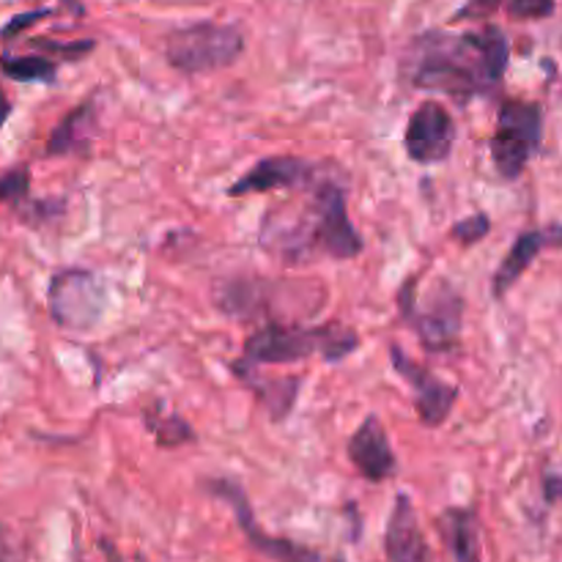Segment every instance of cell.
<instances>
[{
    "mask_svg": "<svg viewBox=\"0 0 562 562\" xmlns=\"http://www.w3.org/2000/svg\"><path fill=\"white\" fill-rule=\"evenodd\" d=\"M360 335L340 322L300 327V324H263L245 340V362L250 366H291L318 355L327 362H340L357 351Z\"/></svg>",
    "mask_w": 562,
    "mask_h": 562,
    "instance_id": "obj_3",
    "label": "cell"
},
{
    "mask_svg": "<svg viewBox=\"0 0 562 562\" xmlns=\"http://www.w3.org/2000/svg\"><path fill=\"white\" fill-rule=\"evenodd\" d=\"M543 492H547L549 503H554V499L562 497V477H547V483H543Z\"/></svg>",
    "mask_w": 562,
    "mask_h": 562,
    "instance_id": "obj_27",
    "label": "cell"
},
{
    "mask_svg": "<svg viewBox=\"0 0 562 562\" xmlns=\"http://www.w3.org/2000/svg\"><path fill=\"white\" fill-rule=\"evenodd\" d=\"M245 53V36L236 25L220 22H195L176 27L165 38V58L184 75H209L228 69Z\"/></svg>",
    "mask_w": 562,
    "mask_h": 562,
    "instance_id": "obj_5",
    "label": "cell"
},
{
    "mask_svg": "<svg viewBox=\"0 0 562 562\" xmlns=\"http://www.w3.org/2000/svg\"><path fill=\"white\" fill-rule=\"evenodd\" d=\"M0 71L16 82H55L58 66L44 55H9L0 58Z\"/></svg>",
    "mask_w": 562,
    "mask_h": 562,
    "instance_id": "obj_19",
    "label": "cell"
},
{
    "mask_svg": "<svg viewBox=\"0 0 562 562\" xmlns=\"http://www.w3.org/2000/svg\"><path fill=\"white\" fill-rule=\"evenodd\" d=\"M261 245L283 261L300 263L324 252L338 261H351L366 250L360 231L351 225L344 187L324 181L313 195L307 214L278 217L269 214L261 228Z\"/></svg>",
    "mask_w": 562,
    "mask_h": 562,
    "instance_id": "obj_2",
    "label": "cell"
},
{
    "mask_svg": "<svg viewBox=\"0 0 562 562\" xmlns=\"http://www.w3.org/2000/svg\"><path fill=\"white\" fill-rule=\"evenodd\" d=\"M313 179V165L305 162L302 157H289V154H278V157H263L241 176L239 181L228 187L231 198L241 195H261V192L274 190H296L305 187Z\"/></svg>",
    "mask_w": 562,
    "mask_h": 562,
    "instance_id": "obj_12",
    "label": "cell"
},
{
    "mask_svg": "<svg viewBox=\"0 0 562 562\" xmlns=\"http://www.w3.org/2000/svg\"><path fill=\"white\" fill-rule=\"evenodd\" d=\"M390 360H393L395 373H398L401 379H406L409 387L415 390V409L423 426H442L450 417V412H453L456 401H459V387L434 376L428 368H423L420 362L412 360L401 346H390Z\"/></svg>",
    "mask_w": 562,
    "mask_h": 562,
    "instance_id": "obj_9",
    "label": "cell"
},
{
    "mask_svg": "<svg viewBox=\"0 0 562 562\" xmlns=\"http://www.w3.org/2000/svg\"><path fill=\"white\" fill-rule=\"evenodd\" d=\"M384 552L390 562H434L415 505L406 494H398L393 505L387 530H384Z\"/></svg>",
    "mask_w": 562,
    "mask_h": 562,
    "instance_id": "obj_13",
    "label": "cell"
},
{
    "mask_svg": "<svg viewBox=\"0 0 562 562\" xmlns=\"http://www.w3.org/2000/svg\"><path fill=\"white\" fill-rule=\"evenodd\" d=\"M93 130H97V108H93V102L77 104L53 130L47 140V154L49 157H64V154L80 151L91 143Z\"/></svg>",
    "mask_w": 562,
    "mask_h": 562,
    "instance_id": "obj_17",
    "label": "cell"
},
{
    "mask_svg": "<svg viewBox=\"0 0 562 562\" xmlns=\"http://www.w3.org/2000/svg\"><path fill=\"white\" fill-rule=\"evenodd\" d=\"M456 121L450 110L439 102H423L409 115L404 130V148L412 162L437 165L450 157L456 146Z\"/></svg>",
    "mask_w": 562,
    "mask_h": 562,
    "instance_id": "obj_8",
    "label": "cell"
},
{
    "mask_svg": "<svg viewBox=\"0 0 562 562\" xmlns=\"http://www.w3.org/2000/svg\"><path fill=\"white\" fill-rule=\"evenodd\" d=\"M143 423L148 431L154 434L159 448H184V445L195 442V428L184 420L181 415H159L157 409L143 412Z\"/></svg>",
    "mask_w": 562,
    "mask_h": 562,
    "instance_id": "obj_18",
    "label": "cell"
},
{
    "mask_svg": "<svg viewBox=\"0 0 562 562\" xmlns=\"http://www.w3.org/2000/svg\"><path fill=\"white\" fill-rule=\"evenodd\" d=\"M0 562H14V549H11L9 532L0 527Z\"/></svg>",
    "mask_w": 562,
    "mask_h": 562,
    "instance_id": "obj_26",
    "label": "cell"
},
{
    "mask_svg": "<svg viewBox=\"0 0 562 562\" xmlns=\"http://www.w3.org/2000/svg\"><path fill=\"white\" fill-rule=\"evenodd\" d=\"M503 5V0H467L464 9L456 14V20H477V16H488Z\"/></svg>",
    "mask_w": 562,
    "mask_h": 562,
    "instance_id": "obj_25",
    "label": "cell"
},
{
    "mask_svg": "<svg viewBox=\"0 0 562 562\" xmlns=\"http://www.w3.org/2000/svg\"><path fill=\"white\" fill-rule=\"evenodd\" d=\"M231 371H234V376L239 379V382H245L247 387L258 395V401H261V406L269 412V417H272L274 423L285 420L289 412L294 409L296 395H300V384H302L300 376L261 379L258 376L256 366H250V362L245 360L231 362Z\"/></svg>",
    "mask_w": 562,
    "mask_h": 562,
    "instance_id": "obj_15",
    "label": "cell"
},
{
    "mask_svg": "<svg viewBox=\"0 0 562 562\" xmlns=\"http://www.w3.org/2000/svg\"><path fill=\"white\" fill-rule=\"evenodd\" d=\"M49 318L60 329L86 333L102 322L108 311V289L93 272L80 267H66L53 274L47 289Z\"/></svg>",
    "mask_w": 562,
    "mask_h": 562,
    "instance_id": "obj_7",
    "label": "cell"
},
{
    "mask_svg": "<svg viewBox=\"0 0 562 562\" xmlns=\"http://www.w3.org/2000/svg\"><path fill=\"white\" fill-rule=\"evenodd\" d=\"M209 492H212L214 497L225 499V503L234 508L236 521H239L241 530H245L247 541H250L252 549H258L263 558H269L272 562H322V558H318L313 549L300 547V543L289 541V538L267 536V532L256 525V519H252L250 499H247L241 483L231 481V477H223V481L209 483Z\"/></svg>",
    "mask_w": 562,
    "mask_h": 562,
    "instance_id": "obj_10",
    "label": "cell"
},
{
    "mask_svg": "<svg viewBox=\"0 0 562 562\" xmlns=\"http://www.w3.org/2000/svg\"><path fill=\"white\" fill-rule=\"evenodd\" d=\"M543 143V110L525 99H505L497 110L492 159L505 181H516Z\"/></svg>",
    "mask_w": 562,
    "mask_h": 562,
    "instance_id": "obj_6",
    "label": "cell"
},
{
    "mask_svg": "<svg viewBox=\"0 0 562 562\" xmlns=\"http://www.w3.org/2000/svg\"><path fill=\"white\" fill-rule=\"evenodd\" d=\"M510 60V44L499 27L486 25L464 36L417 38L412 82L423 91H439L459 102L494 91L503 82Z\"/></svg>",
    "mask_w": 562,
    "mask_h": 562,
    "instance_id": "obj_1",
    "label": "cell"
},
{
    "mask_svg": "<svg viewBox=\"0 0 562 562\" xmlns=\"http://www.w3.org/2000/svg\"><path fill=\"white\" fill-rule=\"evenodd\" d=\"M31 47L42 49V53H49V55H58V58H66V60H80V58H86V55L91 53L93 47H97V42H93V38H80V42H53V38H33Z\"/></svg>",
    "mask_w": 562,
    "mask_h": 562,
    "instance_id": "obj_21",
    "label": "cell"
},
{
    "mask_svg": "<svg viewBox=\"0 0 562 562\" xmlns=\"http://www.w3.org/2000/svg\"><path fill=\"white\" fill-rule=\"evenodd\" d=\"M31 192V173L27 168L0 170V203H22Z\"/></svg>",
    "mask_w": 562,
    "mask_h": 562,
    "instance_id": "obj_20",
    "label": "cell"
},
{
    "mask_svg": "<svg viewBox=\"0 0 562 562\" xmlns=\"http://www.w3.org/2000/svg\"><path fill=\"white\" fill-rule=\"evenodd\" d=\"M9 115H11V102H9V97L3 93V88H0V126L5 124V119H9Z\"/></svg>",
    "mask_w": 562,
    "mask_h": 562,
    "instance_id": "obj_28",
    "label": "cell"
},
{
    "mask_svg": "<svg viewBox=\"0 0 562 562\" xmlns=\"http://www.w3.org/2000/svg\"><path fill=\"white\" fill-rule=\"evenodd\" d=\"M49 14H53V9H33V11H22V14L11 16V20L5 22L3 27H0V38H14V36H20V33L25 31V27L36 25L38 20H44V16H49Z\"/></svg>",
    "mask_w": 562,
    "mask_h": 562,
    "instance_id": "obj_24",
    "label": "cell"
},
{
    "mask_svg": "<svg viewBox=\"0 0 562 562\" xmlns=\"http://www.w3.org/2000/svg\"><path fill=\"white\" fill-rule=\"evenodd\" d=\"M439 530L456 562H483L481 521L470 508H448L439 516Z\"/></svg>",
    "mask_w": 562,
    "mask_h": 562,
    "instance_id": "obj_16",
    "label": "cell"
},
{
    "mask_svg": "<svg viewBox=\"0 0 562 562\" xmlns=\"http://www.w3.org/2000/svg\"><path fill=\"white\" fill-rule=\"evenodd\" d=\"M488 231H492V220H488V214H470L467 220H461V223H456L453 228H450V236H453L456 241H461V245H477L481 239H486Z\"/></svg>",
    "mask_w": 562,
    "mask_h": 562,
    "instance_id": "obj_22",
    "label": "cell"
},
{
    "mask_svg": "<svg viewBox=\"0 0 562 562\" xmlns=\"http://www.w3.org/2000/svg\"><path fill=\"white\" fill-rule=\"evenodd\" d=\"M102 552H104V558H108V562H124V560H121V554L115 552V547H113V543L102 541Z\"/></svg>",
    "mask_w": 562,
    "mask_h": 562,
    "instance_id": "obj_29",
    "label": "cell"
},
{
    "mask_svg": "<svg viewBox=\"0 0 562 562\" xmlns=\"http://www.w3.org/2000/svg\"><path fill=\"white\" fill-rule=\"evenodd\" d=\"M346 456L355 464V470L371 483H384L398 472L395 450L390 448L387 431H384L382 420L376 415H368L360 423V428L351 434L349 445H346Z\"/></svg>",
    "mask_w": 562,
    "mask_h": 562,
    "instance_id": "obj_11",
    "label": "cell"
},
{
    "mask_svg": "<svg viewBox=\"0 0 562 562\" xmlns=\"http://www.w3.org/2000/svg\"><path fill=\"white\" fill-rule=\"evenodd\" d=\"M398 311L428 351H453L461 344L464 327V296L448 283L437 280L426 300H417V278H409L395 294Z\"/></svg>",
    "mask_w": 562,
    "mask_h": 562,
    "instance_id": "obj_4",
    "label": "cell"
},
{
    "mask_svg": "<svg viewBox=\"0 0 562 562\" xmlns=\"http://www.w3.org/2000/svg\"><path fill=\"white\" fill-rule=\"evenodd\" d=\"M560 245L562 247V225H549L541 231H525V234L516 236L514 247L508 250V256L503 258V263L497 267L492 278V294L494 300H503L510 289L521 280V274L532 267V261L538 258V252L543 247Z\"/></svg>",
    "mask_w": 562,
    "mask_h": 562,
    "instance_id": "obj_14",
    "label": "cell"
},
{
    "mask_svg": "<svg viewBox=\"0 0 562 562\" xmlns=\"http://www.w3.org/2000/svg\"><path fill=\"white\" fill-rule=\"evenodd\" d=\"M508 14L514 20H543L554 14V0H508Z\"/></svg>",
    "mask_w": 562,
    "mask_h": 562,
    "instance_id": "obj_23",
    "label": "cell"
}]
</instances>
